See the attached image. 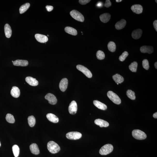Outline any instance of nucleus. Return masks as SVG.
Returning a JSON list of instances; mask_svg holds the SVG:
<instances>
[{"mask_svg":"<svg viewBox=\"0 0 157 157\" xmlns=\"http://www.w3.org/2000/svg\"><path fill=\"white\" fill-rule=\"evenodd\" d=\"M47 148L50 152L55 154L58 152L60 150V148L59 145L53 141H50L47 144Z\"/></svg>","mask_w":157,"mask_h":157,"instance_id":"f257e3e1","label":"nucleus"},{"mask_svg":"<svg viewBox=\"0 0 157 157\" xmlns=\"http://www.w3.org/2000/svg\"><path fill=\"white\" fill-rule=\"evenodd\" d=\"M132 135L135 139L142 140L147 137V135L145 132L139 129H135L132 132Z\"/></svg>","mask_w":157,"mask_h":157,"instance_id":"f03ea898","label":"nucleus"},{"mask_svg":"<svg viewBox=\"0 0 157 157\" xmlns=\"http://www.w3.org/2000/svg\"><path fill=\"white\" fill-rule=\"evenodd\" d=\"M113 149V146L111 144H106L102 147L99 151V153L102 155H106L111 153Z\"/></svg>","mask_w":157,"mask_h":157,"instance_id":"7ed1b4c3","label":"nucleus"},{"mask_svg":"<svg viewBox=\"0 0 157 157\" xmlns=\"http://www.w3.org/2000/svg\"><path fill=\"white\" fill-rule=\"evenodd\" d=\"M107 96L109 99L115 104L119 105L121 103V100L119 96L113 91H109L108 92Z\"/></svg>","mask_w":157,"mask_h":157,"instance_id":"20e7f679","label":"nucleus"},{"mask_svg":"<svg viewBox=\"0 0 157 157\" xmlns=\"http://www.w3.org/2000/svg\"><path fill=\"white\" fill-rule=\"evenodd\" d=\"M71 16L77 21L82 22L84 21V18L81 13L76 10H73L70 13Z\"/></svg>","mask_w":157,"mask_h":157,"instance_id":"39448f33","label":"nucleus"},{"mask_svg":"<svg viewBox=\"0 0 157 157\" xmlns=\"http://www.w3.org/2000/svg\"><path fill=\"white\" fill-rule=\"evenodd\" d=\"M82 136V134L80 132H69L66 135V137L67 139L73 140L80 139Z\"/></svg>","mask_w":157,"mask_h":157,"instance_id":"423d86ee","label":"nucleus"},{"mask_svg":"<svg viewBox=\"0 0 157 157\" xmlns=\"http://www.w3.org/2000/svg\"><path fill=\"white\" fill-rule=\"evenodd\" d=\"M78 70H80L86 76L89 78H91L92 76L91 72L88 69L84 66L78 65L76 67Z\"/></svg>","mask_w":157,"mask_h":157,"instance_id":"0eeeda50","label":"nucleus"},{"mask_svg":"<svg viewBox=\"0 0 157 157\" xmlns=\"http://www.w3.org/2000/svg\"><path fill=\"white\" fill-rule=\"evenodd\" d=\"M77 103L75 101H72L68 107L69 113L70 114L74 115L77 113Z\"/></svg>","mask_w":157,"mask_h":157,"instance_id":"6e6552de","label":"nucleus"},{"mask_svg":"<svg viewBox=\"0 0 157 157\" xmlns=\"http://www.w3.org/2000/svg\"><path fill=\"white\" fill-rule=\"evenodd\" d=\"M45 98L48 101L49 103L50 104L54 105L57 103V98L52 94H47L45 96Z\"/></svg>","mask_w":157,"mask_h":157,"instance_id":"1a4fd4ad","label":"nucleus"},{"mask_svg":"<svg viewBox=\"0 0 157 157\" xmlns=\"http://www.w3.org/2000/svg\"><path fill=\"white\" fill-rule=\"evenodd\" d=\"M68 84V81L66 78H63L60 81L59 87L60 90L63 92L65 91L67 89Z\"/></svg>","mask_w":157,"mask_h":157,"instance_id":"9d476101","label":"nucleus"},{"mask_svg":"<svg viewBox=\"0 0 157 157\" xmlns=\"http://www.w3.org/2000/svg\"><path fill=\"white\" fill-rule=\"evenodd\" d=\"M140 51L142 53H148L150 54L154 51L153 47L152 46H143L141 47Z\"/></svg>","mask_w":157,"mask_h":157,"instance_id":"9b49d317","label":"nucleus"},{"mask_svg":"<svg viewBox=\"0 0 157 157\" xmlns=\"http://www.w3.org/2000/svg\"><path fill=\"white\" fill-rule=\"evenodd\" d=\"M35 38L38 42L41 43H45L48 41V38L46 36L40 34H35Z\"/></svg>","mask_w":157,"mask_h":157,"instance_id":"f8f14e48","label":"nucleus"},{"mask_svg":"<svg viewBox=\"0 0 157 157\" xmlns=\"http://www.w3.org/2000/svg\"><path fill=\"white\" fill-rule=\"evenodd\" d=\"M131 9L133 12L137 14L142 13L143 10V8L142 5H132L131 7Z\"/></svg>","mask_w":157,"mask_h":157,"instance_id":"ddd939ff","label":"nucleus"},{"mask_svg":"<svg viewBox=\"0 0 157 157\" xmlns=\"http://www.w3.org/2000/svg\"><path fill=\"white\" fill-rule=\"evenodd\" d=\"M25 80L26 82L31 86H36L38 84V81L32 77H27L26 78Z\"/></svg>","mask_w":157,"mask_h":157,"instance_id":"4468645a","label":"nucleus"},{"mask_svg":"<svg viewBox=\"0 0 157 157\" xmlns=\"http://www.w3.org/2000/svg\"><path fill=\"white\" fill-rule=\"evenodd\" d=\"M94 122L96 125H99L101 127H107L109 125L108 122L101 119H96Z\"/></svg>","mask_w":157,"mask_h":157,"instance_id":"2eb2a0df","label":"nucleus"},{"mask_svg":"<svg viewBox=\"0 0 157 157\" xmlns=\"http://www.w3.org/2000/svg\"><path fill=\"white\" fill-rule=\"evenodd\" d=\"M14 66L26 67L28 65V62L27 60H17L13 62Z\"/></svg>","mask_w":157,"mask_h":157,"instance_id":"dca6fc26","label":"nucleus"},{"mask_svg":"<svg viewBox=\"0 0 157 157\" xmlns=\"http://www.w3.org/2000/svg\"><path fill=\"white\" fill-rule=\"evenodd\" d=\"M142 31L140 29H138L132 31V38L135 39H137L142 36Z\"/></svg>","mask_w":157,"mask_h":157,"instance_id":"f3484780","label":"nucleus"},{"mask_svg":"<svg viewBox=\"0 0 157 157\" xmlns=\"http://www.w3.org/2000/svg\"><path fill=\"white\" fill-rule=\"evenodd\" d=\"M11 96L15 98H18L20 95V91L19 89L16 86H13L11 91Z\"/></svg>","mask_w":157,"mask_h":157,"instance_id":"a211bd4d","label":"nucleus"},{"mask_svg":"<svg viewBox=\"0 0 157 157\" xmlns=\"http://www.w3.org/2000/svg\"><path fill=\"white\" fill-rule=\"evenodd\" d=\"M47 119L49 121L54 123H57L58 122L59 119L56 115L52 113H49L46 115Z\"/></svg>","mask_w":157,"mask_h":157,"instance_id":"6ab92c4d","label":"nucleus"},{"mask_svg":"<svg viewBox=\"0 0 157 157\" xmlns=\"http://www.w3.org/2000/svg\"><path fill=\"white\" fill-rule=\"evenodd\" d=\"M30 149L31 152L34 155H38L40 153V151L38 145L36 143H32L30 146Z\"/></svg>","mask_w":157,"mask_h":157,"instance_id":"aec40b11","label":"nucleus"},{"mask_svg":"<svg viewBox=\"0 0 157 157\" xmlns=\"http://www.w3.org/2000/svg\"><path fill=\"white\" fill-rule=\"evenodd\" d=\"M126 24V21L124 19H122L118 22L115 24V27L116 29L120 30L124 28Z\"/></svg>","mask_w":157,"mask_h":157,"instance_id":"412c9836","label":"nucleus"},{"mask_svg":"<svg viewBox=\"0 0 157 157\" xmlns=\"http://www.w3.org/2000/svg\"><path fill=\"white\" fill-rule=\"evenodd\" d=\"M93 103L94 105L99 109L103 110H105L107 109V106L106 105L98 101L94 100Z\"/></svg>","mask_w":157,"mask_h":157,"instance_id":"4be33fe9","label":"nucleus"},{"mask_svg":"<svg viewBox=\"0 0 157 157\" xmlns=\"http://www.w3.org/2000/svg\"><path fill=\"white\" fill-rule=\"evenodd\" d=\"M4 30L6 37L7 38H9L12 35V30L9 24H5L4 27Z\"/></svg>","mask_w":157,"mask_h":157,"instance_id":"5701e85b","label":"nucleus"},{"mask_svg":"<svg viewBox=\"0 0 157 157\" xmlns=\"http://www.w3.org/2000/svg\"><path fill=\"white\" fill-rule=\"evenodd\" d=\"M111 17V15L110 14L106 13L100 15V21L102 22L106 23L108 22L109 21Z\"/></svg>","mask_w":157,"mask_h":157,"instance_id":"b1692460","label":"nucleus"},{"mask_svg":"<svg viewBox=\"0 0 157 157\" xmlns=\"http://www.w3.org/2000/svg\"><path fill=\"white\" fill-rule=\"evenodd\" d=\"M66 32L73 36H76L77 34V31L75 29L70 27H66L65 28Z\"/></svg>","mask_w":157,"mask_h":157,"instance_id":"393cba45","label":"nucleus"},{"mask_svg":"<svg viewBox=\"0 0 157 157\" xmlns=\"http://www.w3.org/2000/svg\"><path fill=\"white\" fill-rule=\"evenodd\" d=\"M113 80L116 83H121L124 81V78L118 74L114 75L112 77Z\"/></svg>","mask_w":157,"mask_h":157,"instance_id":"a878e982","label":"nucleus"},{"mask_svg":"<svg viewBox=\"0 0 157 157\" xmlns=\"http://www.w3.org/2000/svg\"><path fill=\"white\" fill-rule=\"evenodd\" d=\"M30 4L28 3L24 4L20 7L19 9V12L21 14L24 13L26 12L30 7Z\"/></svg>","mask_w":157,"mask_h":157,"instance_id":"bb28decb","label":"nucleus"},{"mask_svg":"<svg viewBox=\"0 0 157 157\" xmlns=\"http://www.w3.org/2000/svg\"><path fill=\"white\" fill-rule=\"evenodd\" d=\"M107 47L109 51L112 52H114L116 51V45L113 42H109L108 44Z\"/></svg>","mask_w":157,"mask_h":157,"instance_id":"cd10ccee","label":"nucleus"},{"mask_svg":"<svg viewBox=\"0 0 157 157\" xmlns=\"http://www.w3.org/2000/svg\"><path fill=\"white\" fill-rule=\"evenodd\" d=\"M28 120L29 126L31 127H33L36 123V119L33 116H29Z\"/></svg>","mask_w":157,"mask_h":157,"instance_id":"c85d7f7f","label":"nucleus"},{"mask_svg":"<svg viewBox=\"0 0 157 157\" xmlns=\"http://www.w3.org/2000/svg\"><path fill=\"white\" fill-rule=\"evenodd\" d=\"M138 63L134 61L129 66V68L131 71L133 72H136L137 69Z\"/></svg>","mask_w":157,"mask_h":157,"instance_id":"c756f323","label":"nucleus"},{"mask_svg":"<svg viewBox=\"0 0 157 157\" xmlns=\"http://www.w3.org/2000/svg\"><path fill=\"white\" fill-rule=\"evenodd\" d=\"M13 152L15 157H18L19 154L20 149L18 145H14L12 147Z\"/></svg>","mask_w":157,"mask_h":157,"instance_id":"7c9ffc66","label":"nucleus"},{"mask_svg":"<svg viewBox=\"0 0 157 157\" xmlns=\"http://www.w3.org/2000/svg\"><path fill=\"white\" fill-rule=\"evenodd\" d=\"M127 97L131 100H135L136 99L135 92L131 90H128L127 92Z\"/></svg>","mask_w":157,"mask_h":157,"instance_id":"2f4dec72","label":"nucleus"},{"mask_svg":"<svg viewBox=\"0 0 157 157\" xmlns=\"http://www.w3.org/2000/svg\"><path fill=\"white\" fill-rule=\"evenodd\" d=\"M6 119L7 121L9 123H13L15 122V119L14 116L11 114L8 113L7 115Z\"/></svg>","mask_w":157,"mask_h":157,"instance_id":"473e14b6","label":"nucleus"},{"mask_svg":"<svg viewBox=\"0 0 157 157\" xmlns=\"http://www.w3.org/2000/svg\"><path fill=\"white\" fill-rule=\"evenodd\" d=\"M96 57L99 60H103L105 58V53L101 50H98L96 53Z\"/></svg>","mask_w":157,"mask_h":157,"instance_id":"72a5a7b5","label":"nucleus"},{"mask_svg":"<svg viewBox=\"0 0 157 157\" xmlns=\"http://www.w3.org/2000/svg\"><path fill=\"white\" fill-rule=\"evenodd\" d=\"M128 53L127 51H125L122 53L119 57V60L121 61H123L128 55Z\"/></svg>","mask_w":157,"mask_h":157,"instance_id":"f704fd0d","label":"nucleus"},{"mask_svg":"<svg viewBox=\"0 0 157 157\" xmlns=\"http://www.w3.org/2000/svg\"><path fill=\"white\" fill-rule=\"evenodd\" d=\"M142 65L144 68L146 70H148L149 68V62L147 59H145L142 62Z\"/></svg>","mask_w":157,"mask_h":157,"instance_id":"c9c22d12","label":"nucleus"},{"mask_svg":"<svg viewBox=\"0 0 157 157\" xmlns=\"http://www.w3.org/2000/svg\"><path fill=\"white\" fill-rule=\"evenodd\" d=\"M90 0H80L79 2L82 5H85L90 2Z\"/></svg>","mask_w":157,"mask_h":157,"instance_id":"e433bc0d","label":"nucleus"},{"mask_svg":"<svg viewBox=\"0 0 157 157\" xmlns=\"http://www.w3.org/2000/svg\"><path fill=\"white\" fill-rule=\"evenodd\" d=\"M112 3L110 2V0H106L105 4V6L106 7L108 8L111 6Z\"/></svg>","mask_w":157,"mask_h":157,"instance_id":"4c0bfd02","label":"nucleus"},{"mask_svg":"<svg viewBox=\"0 0 157 157\" xmlns=\"http://www.w3.org/2000/svg\"><path fill=\"white\" fill-rule=\"evenodd\" d=\"M46 8L47 10L49 12L51 11L53 9V7L51 6L47 5L46 6Z\"/></svg>","mask_w":157,"mask_h":157,"instance_id":"58836bf2","label":"nucleus"},{"mask_svg":"<svg viewBox=\"0 0 157 157\" xmlns=\"http://www.w3.org/2000/svg\"><path fill=\"white\" fill-rule=\"evenodd\" d=\"M153 25L154 28L156 31H157V20H155L153 23Z\"/></svg>","mask_w":157,"mask_h":157,"instance_id":"ea45409f","label":"nucleus"},{"mask_svg":"<svg viewBox=\"0 0 157 157\" xmlns=\"http://www.w3.org/2000/svg\"><path fill=\"white\" fill-rule=\"evenodd\" d=\"M153 117L154 118H155V119H157V112H156V113H154L153 116Z\"/></svg>","mask_w":157,"mask_h":157,"instance_id":"a19ab883","label":"nucleus"},{"mask_svg":"<svg viewBox=\"0 0 157 157\" xmlns=\"http://www.w3.org/2000/svg\"><path fill=\"white\" fill-rule=\"evenodd\" d=\"M97 6L98 7H100V6H102V4L101 3H100V2L99 3H98L97 4Z\"/></svg>","mask_w":157,"mask_h":157,"instance_id":"79ce46f5","label":"nucleus"},{"mask_svg":"<svg viewBox=\"0 0 157 157\" xmlns=\"http://www.w3.org/2000/svg\"><path fill=\"white\" fill-rule=\"evenodd\" d=\"M155 68L156 69L157 68V62H156L155 64Z\"/></svg>","mask_w":157,"mask_h":157,"instance_id":"37998d69","label":"nucleus"},{"mask_svg":"<svg viewBox=\"0 0 157 157\" xmlns=\"http://www.w3.org/2000/svg\"><path fill=\"white\" fill-rule=\"evenodd\" d=\"M122 0H116V2H121Z\"/></svg>","mask_w":157,"mask_h":157,"instance_id":"c03bdc74","label":"nucleus"},{"mask_svg":"<svg viewBox=\"0 0 157 157\" xmlns=\"http://www.w3.org/2000/svg\"><path fill=\"white\" fill-rule=\"evenodd\" d=\"M155 1H156V2L157 3V0H155Z\"/></svg>","mask_w":157,"mask_h":157,"instance_id":"a18cd8bd","label":"nucleus"},{"mask_svg":"<svg viewBox=\"0 0 157 157\" xmlns=\"http://www.w3.org/2000/svg\"><path fill=\"white\" fill-rule=\"evenodd\" d=\"M0 146H1V143H0Z\"/></svg>","mask_w":157,"mask_h":157,"instance_id":"49530a36","label":"nucleus"},{"mask_svg":"<svg viewBox=\"0 0 157 157\" xmlns=\"http://www.w3.org/2000/svg\"><path fill=\"white\" fill-rule=\"evenodd\" d=\"M117 84L118 85V84H119V83H117Z\"/></svg>","mask_w":157,"mask_h":157,"instance_id":"de8ad7c7","label":"nucleus"},{"mask_svg":"<svg viewBox=\"0 0 157 157\" xmlns=\"http://www.w3.org/2000/svg\"><path fill=\"white\" fill-rule=\"evenodd\" d=\"M47 36H49L48 35H47Z\"/></svg>","mask_w":157,"mask_h":157,"instance_id":"09e8293b","label":"nucleus"}]
</instances>
